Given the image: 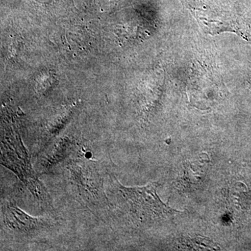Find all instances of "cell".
Listing matches in <instances>:
<instances>
[{
  "label": "cell",
  "mask_w": 251,
  "mask_h": 251,
  "mask_svg": "<svg viewBox=\"0 0 251 251\" xmlns=\"http://www.w3.org/2000/svg\"><path fill=\"white\" fill-rule=\"evenodd\" d=\"M68 182L77 202L96 212L110 209L103 176L97 162L77 158L68 163Z\"/></svg>",
  "instance_id": "3957f363"
},
{
  "label": "cell",
  "mask_w": 251,
  "mask_h": 251,
  "mask_svg": "<svg viewBox=\"0 0 251 251\" xmlns=\"http://www.w3.org/2000/svg\"><path fill=\"white\" fill-rule=\"evenodd\" d=\"M1 214L4 228L18 235H36L54 226L52 219L33 217L14 204H5Z\"/></svg>",
  "instance_id": "277c9868"
},
{
  "label": "cell",
  "mask_w": 251,
  "mask_h": 251,
  "mask_svg": "<svg viewBox=\"0 0 251 251\" xmlns=\"http://www.w3.org/2000/svg\"><path fill=\"white\" fill-rule=\"evenodd\" d=\"M77 141L72 135H65L54 140L41 156L39 168L41 173L51 171L61 162L70 156L75 150Z\"/></svg>",
  "instance_id": "5b68a950"
},
{
  "label": "cell",
  "mask_w": 251,
  "mask_h": 251,
  "mask_svg": "<svg viewBox=\"0 0 251 251\" xmlns=\"http://www.w3.org/2000/svg\"><path fill=\"white\" fill-rule=\"evenodd\" d=\"M105 190L110 207L126 216L134 224H150L178 212L158 198L156 193L158 183L128 188L120 184L113 175H108Z\"/></svg>",
  "instance_id": "6da1fadb"
},
{
  "label": "cell",
  "mask_w": 251,
  "mask_h": 251,
  "mask_svg": "<svg viewBox=\"0 0 251 251\" xmlns=\"http://www.w3.org/2000/svg\"><path fill=\"white\" fill-rule=\"evenodd\" d=\"M1 152V164L17 175L39 204L45 208L52 207L47 190L31 165L30 154L14 128H4L2 132Z\"/></svg>",
  "instance_id": "7a4b0ae2"
}]
</instances>
